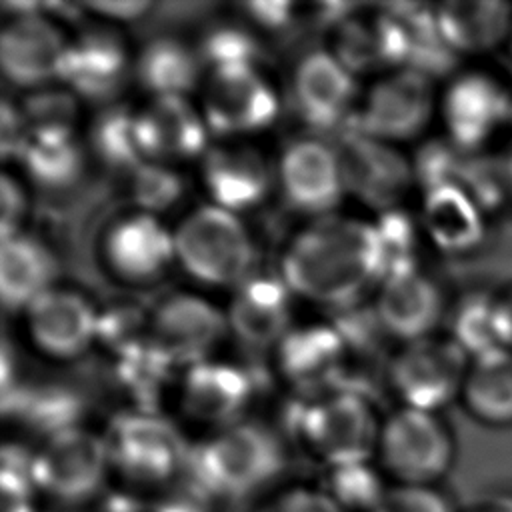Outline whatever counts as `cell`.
Here are the masks:
<instances>
[{"label": "cell", "mask_w": 512, "mask_h": 512, "mask_svg": "<svg viewBox=\"0 0 512 512\" xmlns=\"http://www.w3.org/2000/svg\"><path fill=\"white\" fill-rule=\"evenodd\" d=\"M506 50H508V54H510V58H512V28H510V36H508V44H506Z\"/></svg>", "instance_id": "55"}, {"label": "cell", "mask_w": 512, "mask_h": 512, "mask_svg": "<svg viewBox=\"0 0 512 512\" xmlns=\"http://www.w3.org/2000/svg\"><path fill=\"white\" fill-rule=\"evenodd\" d=\"M2 402L4 412H10L12 408L22 422L46 434V438L78 426V416L82 414L80 396L60 384H46L38 388L14 386L2 392Z\"/></svg>", "instance_id": "32"}, {"label": "cell", "mask_w": 512, "mask_h": 512, "mask_svg": "<svg viewBox=\"0 0 512 512\" xmlns=\"http://www.w3.org/2000/svg\"><path fill=\"white\" fill-rule=\"evenodd\" d=\"M196 50L210 72L256 66L260 54L256 36L236 24H218L208 28Z\"/></svg>", "instance_id": "37"}, {"label": "cell", "mask_w": 512, "mask_h": 512, "mask_svg": "<svg viewBox=\"0 0 512 512\" xmlns=\"http://www.w3.org/2000/svg\"><path fill=\"white\" fill-rule=\"evenodd\" d=\"M438 100L434 80L426 74L392 70L366 92L354 128L388 144L412 140L430 124Z\"/></svg>", "instance_id": "10"}, {"label": "cell", "mask_w": 512, "mask_h": 512, "mask_svg": "<svg viewBox=\"0 0 512 512\" xmlns=\"http://www.w3.org/2000/svg\"><path fill=\"white\" fill-rule=\"evenodd\" d=\"M384 266L374 224L350 218H322L302 230L282 256V280L312 302L348 308Z\"/></svg>", "instance_id": "1"}, {"label": "cell", "mask_w": 512, "mask_h": 512, "mask_svg": "<svg viewBox=\"0 0 512 512\" xmlns=\"http://www.w3.org/2000/svg\"><path fill=\"white\" fill-rule=\"evenodd\" d=\"M284 466V446L270 428L234 422L194 446L186 468L212 498L244 500L266 490Z\"/></svg>", "instance_id": "2"}, {"label": "cell", "mask_w": 512, "mask_h": 512, "mask_svg": "<svg viewBox=\"0 0 512 512\" xmlns=\"http://www.w3.org/2000/svg\"><path fill=\"white\" fill-rule=\"evenodd\" d=\"M448 336L474 360L500 348L496 332V288H476L448 312Z\"/></svg>", "instance_id": "34"}, {"label": "cell", "mask_w": 512, "mask_h": 512, "mask_svg": "<svg viewBox=\"0 0 512 512\" xmlns=\"http://www.w3.org/2000/svg\"><path fill=\"white\" fill-rule=\"evenodd\" d=\"M174 234L182 268L210 286H240L252 276L254 244L234 212L208 204L190 212Z\"/></svg>", "instance_id": "4"}, {"label": "cell", "mask_w": 512, "mask_h": 512, "mask_svg": "<svg viewBox=\"0 0 512 512\" xmlns=\"http://www.w3.org/2000/svg\"><path fill=\"white\" fill-rule=\"evenodd\" d=\"M24 314L32 342L48 356L74 358L96 340L98 312L74 290L52 286Z\"/></svg>", "instance_id": "17"}, {"label": "cell", "mask_w": 512, "mask_h": 512, "mask_svg": "<svg viewBox=\"0 0 512 512\" xmlns=\"http://www.w3.org/2000/svg\"><path fill=\"white\" fill-rule=\"evenodd\" d=\"M28 132H74L78 96L68 88H36L18 106Z\"/></svg>", "instance_id": "40"}, {"label": "cell", "mask_w": 512, "mask_h": 512, "mask_svg": "<svg viewBox=\"0 0 512 512\" xmlns=\"http://www.w3.org/2000/svg\"><path fill=\"white\" fill-rule=\"evenodd\" d=\"M374 228L382 252L384 278L402 270L418 268V226L406 212H402L400 208L386 210L380 214V220L374 224Z\"/></svg>", "instance_id": "41"}, {"label": "cell", "mask_w": 512, "mask_h": 512, "mask_svg": "<svg viewBox=\"0 0 512 512\" xmlns=\"http://www.w3.org/2000/svg\"><path fill=\"white\" fill-rule=\"evenodd\" d=\"M104 438L112 470L138 486L176 480L188 466L192 450L172 422L146 410L116 418Z\"/></svg>", "instance_id": "8"}, {"label": "cell", "mask_w": 512, "mask_h": 512, "mask_svg": "<svg viewBox=\"0 0 512 512\" xmlns=\"http://www.w3.org/2000/svg\"><path fill=\"white\" fill-rule=\"evenodd\" d=\"M90 148L100 162L116 170H136L148 162L138 110L124 104H112L96 114L88 132Z\"/></svg>", "instance_id": "33"}, {"label": "cell", "mask_w": 512, "mask_h": 512, "mask_svg": "<svg viewBox=\"0 0 512 512\" xmlns=\"http://www.w3.org/2000/svg\"><path fill=\"white\" fill-rule=\"evenodd\" d=\"M470 152L456 146L450 138L438 136L422 142L412 158L414 182L422 192L446 184H458Z\"/></svg>", "instance_id": "39"}, {"label": "cell", "mask_w": 512, "mask_h": 512, "mask_svg": "<svg viewBox=\"0 0 512 512\" xmlns=\"http://www.w3.org/2000/svg\"><path fill=\"white\" fill-rule=\"evenodd\" d=\"M460 512H512V502L508 500H486L480 504H474Z\"/></svg>", "instance_id": "53"}, {"label": "cell", "mask_w": 512, "mask_h": 512, "mask_svg": "<svg viewBox=\"0 0 512 512\" xmlns=\"http://www.w3.org/2000/svg\"><path fill=\"white\" fill-rule=\"evenodd\" d=\"M422 230L444 252L464 256L488 238L490 216L460 184L422 192Z\"/></svg>", "instance_id": "26"}, {"label": "cell", "mask_w": 512, "mask_h": 512, "mask_svg": "<svg viewBox=\"0 0 512 512\" xmlns=\"http://www.w3.org/2000/svg\"><path fill=\"white\" fill-rule=\"evenodd\" d=\"M458 184L490 218L512 204L504 154H492L488 150L470 154Z\"/></svg>", "instance_id": "35"}, {"label": "cell", "mask_w": 512, "mask_h": 512, "mask_svg": "<svg viewBox=\"0 0 512 512\" xmlns=\"http://www.w3.org/2000/svg\"><path fill=\"white\" fill-rule=\"evenodd\" d=\"M202 182L214 206L242 212L258 206L272 184V170L250 144H220L202 156Z\"/></svg>", "instance_id": "20"}, {"label": "cell", "mask_w": 512, "mask_h": 512, "mask_svg": "<svg viewBox=\"0 0 512 512\" xmlns=\"http://www.w3.org/2000/svg\"><path fill=\"white\" fill-rule=\"evenodd\" d=\"M504 168H506V178H508V188H510V198H512V146L504 152Z\"/></svg>", "instance_id": "54"}, {"label": "cell", "mask_w": 512, "mask_h": 512, "mask_svg": "<svg viewBox=\"0 0 512 512\" xmlns=\"http://www.w3.org/2000/svg\"><path fill=\"white\" fill-rule=\"evenodd\" d=\"M108 266L126 280L158 276L174 254V234L152 214L136 212L110 226L104 236Z\"/></svg>", "instance_id": "24"}, {"label": "cell", "mask_w": 512, "mask_h": 512, "mask_svg": "<svg viewBox=\"0 0 512 512\" xmlns=\"http://www.w3.org/2000/svg\"><path fill=\"white\" fill-rule=\"evenodd\" d=\"M60 26L36 12L14 14L0 32V68L22 88H42L60 78L68 48Z\"/></svg>", "instance_id": "13"}, {"label": "cell", "mask_w": 512, "mask_h": 512, "mask_svg": "<svg viewBox=\"0 0 512 512\" xmlns=\"http://www.w3.org/2000/svg\"><path fill=\"white\" fill-rule=\"evenodd\" d=\"M436 26L460 58H482L506 48L512 28V2L502 0H450L434 6Z\"/></svg>", "instance_id": "23"}, {"label": "cell", "mask_w": 512, "mask_h": 512, "mask_svg": "<svg viewBox=\"0 0 512 512\" xmlns=\"http://www.w3.org/2000/svg\"><path fill=\"white\" fill-rule=\"evenodd\" d=\"M172 366L176 364L154 344L148 334L144 340L118 354L116 374L130 392L148 394L164 384Z\"/></svg>", "instance_id": "42"}, {"label": "cell", "mask_w": 512, "mask_h": 512, "mask_svg": "<svg viewBox=\"0 0 512 512\" xmlns=\"http://www.w3.org/2000/svg\"><path fill=\"white\" fill-rule=\"evenodd\" d=\"M384 334L406 344L434 336V330L448 312L440 286L420 268L386 276L374 302Z\"/></svg>", "instance_id": "16"}, {"label": "cell", "mask_w": 512, "mask_h": 512, "mask_svg": "<svg viewBox=\"0 0 512 512\" xmlns=\"http://www.w3.org/2000/svg\"><path fill=\"white\" fill-rule=\"evenodd\" d=\"M150 334V320L132 306H116L98 314L96 340L106 344L116 356Z\"/></svg>", "instance_id": "46"}, {"label": "cell", "mask_w": 512, "mask_h": 512, "mask_svg": "<svg viewBox=\"0 0 512 512\" xmlns=\"http://www.w3.org/2000/svg\"><path fill=\"white\" fill-rule=\"evenodd\" d=\"M472 358L450 336L410 342L390 364V382L408 408L440 412L460 400Z\"/></svg>", "instance_id": "9"}, {"label": "cell", "mask_w": 512, "mask_h": 512, "mask_svg": "<svg viewBox=\"0 0 512 512\" xmlns=\"http://www.w3.org/2000/svg\"><path fill=\"white\" fill-rule=\"evenodd\" d=\"M202 116L214 134L238 136L268 128L278 116V96L256 66L210 72Z\"/></svg>", "instance_id": "11"}, {"label": "cell", "mask_w": 512, "mask_h": 512, "mask_svg": "<svg viewBox=\"0 0 512 512\" xmlns=\"http://www.w3.org/2000/svg\"><path fill=\"white\" fill-rule=\"evenodd\" d=\"M16 160L36 184L46 188L72 184L84 168V152L74 132H28Z\"/></svg>", "instance_id": "31"}, {"label": "cell", "mask_w": 512, "mask_h": 512, "mask_svg": "<svg viewBox=\"0 0 512 512\" xmlns=\"http://www.w3.org/2000/svg\"><path fill=\"white\" fill-rule=\"evenodd\" d=\"M438 112L446 138L470 154L484 152L508 132L512 84L490 68H464L448 78Z\"/></svg>", "instance_id": "6"}, {"label": "cell", "mask_w": 512, "mask_h": 512, "mask_svg": "<svg viewBox=\"0 0 512 512\" xmlns=\"http://www.w3.org/2000/svg\"><path fill=\"white\" fill-rule=\"evenodd\" d=\"M460 400L478 424L512 428V350L496 348L474 358Z\"/></svg>", "instance_id": "29"}, {"label": "cell", "mask_w": 512, "mask_h": 512, "mask_svg": "<svg viewBox=\"0 0 512 512\" xmlns=\"http://www.w3.org/2000/svg\"><path fill=\"white\" fill-rule=\"evenodd\" d=\"M386 486L388 484L382 482L380 474L370 466V462H364L330 468L328 482L322 490L344 512H374Z\"/></svg>", "instance_id": "38"}, {"label": "cell", "mask_w": 512, "mask_h": 512, "mask_svg": "<svg viewBox=\"0 0 512 512\" xmlns=\"http://www.w3.org/2000/svg\"><path fill=\"white\" fill-rule=\"evenodd\" d=\"M254 512H344L322 488L292 486L262 500Z\"/></svg>", "instance_id": "47"}, {"label": "cell", "mask_w": 512, "mask_h": 512, "mask_svg": "<svg viewBox=\"0 0 512 512\" xmlns=\"http://www.w3.org/2000/svg\"><path fill=\"white\" fill-rule=\"evenodd\" d=\"M290 292L292 290L282 276H248L240 286H236L226 310L228 328L246 346H278L292 330Z\"/></svg>", "instance_id": "21"}, {"label": "cell", "mask_w": 512, "mask_h": 512, "mask_svg": "<svg viewBox=\"0 0 512 512\" xmlns=\"http://www.w3.org/2000/svg\"><path fill=\"white\" fill-rule=\"evenodd\" d=\"M496 332L500 348L512 350V280L496 288Z\"/></svg>", "instance_id": "51"}, {"label": "cell", "mask_w": 512, "mask_h": 512, "mask_svg": "<svg viewBox=\"0 0 512 512\" xmlns=\"http://www.w3.org/2000/svg\"><path fill=\"white\" fill-rule=\"evenodd\" d=\"M140 136L148 162H176L204 156L208 126L186 96H160L138 110Z\"/></svg>", "instance_id": "22"}, {"label": "cell", "mask_w": 512, "mask_h": 512, "mask_svg": "<svg viewBox=\"0 0 512 512\" xmlns=\"http://www.w3.org/2000/svg\"><path fill=\"white\" fill-rule=\"evenodd\" d=\"M128 76V52L108 28H88L68 42L60 78L78 98L104 102L118 94Z\"/></svg>", "instance_id": "18"}, {"label": "cell", "mask_w": 512, "mask_h": 512, "mask_svg": "<svg viewBox=\"0 0 512 512\" xmlns=\"http://www.w3.org/2000/svg\"><path fill=\"white\" fill-rule=\"evenodd\" d=\"M86 8L104 18L128 22L146 14L152 8V4L150 2H88Z\"/></svg>", "instance_id": "52"}, {"label": "cell", "mask_w": 512, "mask_h": 512, "mask_svg": "<svg viewBox=\"0 0 512 512\" xmlns=\"http://www.w3.org/2000/svg\"><path fill=\"white\" fill-rule=\"evenodd\" d=\"M182 192V178L168 164L144 162L142 166L132 170L130 194L134 204L144 214L156 216V212L168 210L180 200Z\"/></svg>", "instance_id": "43"}, {"label": "cell", "mask_w": 512, "mask_h": 512, "mask_svg": "<svg viewBox=\"0 0 512 512\" xmlns=\"http://www.w3.org/2000/svg\"><path fill=\"white\" fill-rule=\"evenodd\" d=\"M202 60L196 48L172 36L152 38L134 60L136 80L152 98L186 96L200 80Z\"/></svg>", "instance_id": "30"}, {"label": "cell", "mask_w": 512, "mask_h": 512, "mask_svg": "<svg viewBox=\"0 0 512 512\" xmlns=\"http://www.w3.org/2000/svg\"><path fill=\"white\" fill-rule=\"evenodd\" d=\"M346 192L376 210H392L414 182L412 162L394 144L352 128L336 146Z\"/></svg>", "instance_id": "12"}, {"label": "cell", "mask_w": 512, "mask_h": 512, "mask_svg": "<svg viewBox=\"0 0 512 512\" xmlns=\"http://www.w3.org/2000/svg\"><path fill=\"white\" fill-rule=\"evenodd\" d=\"M380 426L368 400L354 390L328 392L294 418L304 448L328 468L368 462L378 450Z\"/></svg>", "instance_id": "5"}, {"label": "cell", "mask_w": 512, "mask_h": 512, "mask_svg": "<svg viewBox=\"0 0 512 512\" xmlns=\"http://www.w3.org/2000/svg\"><path fill=\"white\" fill-rule=\"evenodd\" d=\"M28 138V128L22 118V112L10 100L2 102L0 110V150L2 158H18L24 142Z\"/></svg>", "instance_id": "49"}, {"label": "cell", "mask_w": 512, "mask_h": 512, "mask_svg": "<svg viewBox=\"0 0 512 512\" xmlns=\"http://www.w3.org/2000/svg\"><path fill=\"white\" fill-rule=\"evenodd\" d=\"M226 312L194 294L166 298L150 318V338L178 366L204 362L228 332Z\"/></svg>", "instance_id": "15"}, {"label": "cell", "mask_w": 512, "mask_h": 512, "mask_svg": "<svg viewBox=\"0 0 512 512\" xmlns=\"http://www.w3.org/2000/svg\"><path fill=\"white\" fill-rule=\"evenodd\" d=\"M252 396V382L246 372L234 364L204 360L190 366L180 386V404L184 412L198 420L218 426H230L244 412Z\"/></svg>", "instance_id": "25"}, {"label": "cell", "mask_w": 512, "mask_h": 512, "mask_svg": "<svg viewBox=\"0 0 512 512\" xmlns=\"http://www.w3.org/2000/svg\"><path fill=\"white\" fill-rule=\"evenodd\" d=\"M242 8L256 24L268 30L284 28L292 18V4L288 2H246Z\"/></svg>", "instance_id": "50"}, {"label": "cell", "mask_w": 512, "mask_h": 512, "mask_svg": "<svg viewBox=\"0 0 512 512\" xmlns=\"http://www.w3.org/2000/svg\"><path fill=\"white\" fill-rule=\"evenodd\" d=\"M26 212V198L22 186L10 176L0 178V240L18 234V224Z\"/></svg>", "instance_id": "48"}, {"label": "cell", "mask_w": 512, "mask_h": 512, "mask_svg": "<svg viewBox=\"0 0 512 512\" xmlns=\"http://www.w3.org/2000/svg\"><path fill=\"white\" fill-rule=\"evenodd\" d=\"M334 56L352 74L386 66L378 14L372 18L348 16L346 20H342L336 32Z\"/></svg>", "instance_id": "36"}, {"label": "cell", "mask_w": 512, "mask_h": 512, "mask_svg": "<svg viewBox=\"0 0 512 512\" xmlns=\"http://www.w3.org/2000/svg\"><path fill=\"white\" fill-rule=\"evenodd\" d=\"M112 472L106 438L74 426L48 436L32 452V478L40 496L76 506L92 500Z\"/></svg>", "instance_id": "7"}, {"label": "cell", "mask_w": 512, "mask_h": 512, "mask_svg": "<svg viewBox=\"0 0 512 512\" xmlns=\"http://www.w3.org/2000/svg\"><path fill=\"white\" fill-rule=\"evenodd\" d=\"M344 354L342 336L328 324L292 328L278 344L282 374L302 388H320L336 378Z\"/></svg>", "instance_id": "27"}, {"label": "cell", "mask_w": 512, "mask_h": 512, "mask_svg": "<svg viewBox=\"0 0 512 512\" xmlns=\"http://www.w3.org/2000/svg\"><path fill=\"white\" fill-rule=\"evenodd\" d=\"M58 266L52 252L28 234L0 240V296L8 310H26L52 288Z\"/></svg>", "instance_id": "28"}, {"label": "cell", "mask_w": 512, "mask_h": 512, "mask_svg": "<svg viewBox=\"0 0 512 512\" xmlns=\"http://www.w3.org/2000/svg\"><path fill=\"white\" fill-rule=\"evenodd\" d=\"M356 96L354 74L334 52L314 50L306 54L292 78V98L306 124L318 130L340 126L350 114Z\"/></svg>", "instance_id": "19"}, {"label": "cell", "mask_w": 512, "mask_h": 512, "mask_svg": "<svg viewBox=\"0 0 512 512\" xmlns=\"http://www.w3.org/2000/svg\"><path fill=\"white\" fill-rule=\"evenodd\" d=\"M374 512H460L442 486L388 484Z\"/></svg>", "instance_id": "45"}, {"label": "cell", "mask_w": 512, "mask_h": 512, "mask_svg": "<svg viewBox=\"0 0 512 512\" xmlns=\"http://www.w3.org/2000/svg\"><path fill=\"white\" fill-rule=\"evenodd\" d=\"M508 134H512V112H510V122H508Z\"/></svg>", "instance_id": "56"}, {"label": "cell", "mask_w": 512, "mask_h": 512, "mask_svg": "<svg viewBox=\"0 0 512 512\" xmlns=\"http://www.w3.org/2000/svg\"><path fill=\"white\" fill-rule=\"evenodd\" d=\"M2 512H36L38 496L32 478V452L20 446H4L2 450Z\"/></svg>", "instance_id": "44"}, {"label": "cell", "mask_w": 512, "mask_h": 512, "mask_svg": "<svg viewBox=\"0 0 512 512\" xmlns=\"http://www.w3.org/2000/svg\"><path fill=\"white\" fill-rule=\"evenodd\" d=\"M456 454V436L438 412L402 406L380 426L376 456L390 484L440 486Z\"/></svg>", "instance_id": "3"}, {"label": "cell", "mask_w": 512, "mask_h": 512, "mask_svg": "<svg viewBox=\"0 0 512 512\" xmlns=\"http://www.w3.org/2000/svg\"><path fill=\"white\" fill-rule=\"evenodd\" d=\"M278 182L286 202L306 214H326L346 194L340 154L320 138H302L284 150Z\"/></svg>", "instance_id": "14"}]
</instances>
